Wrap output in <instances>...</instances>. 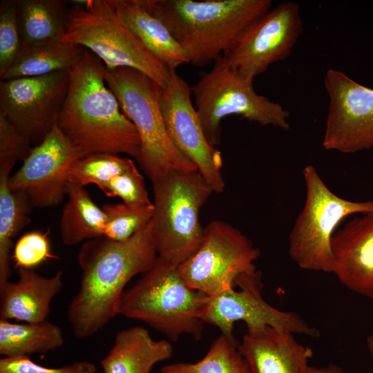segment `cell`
<instances>
[{
    "instance_id": "6da1fadb",
    "label": "cell",
    "mask_w": 373,
    "mask_h": 373,
    "mask_svg": "<svg viewBox=\"0 0 373 373\" xmlns=\"http://www.w3.org/2000/svg\"><path fill=\"white\" fill-rule=\"evenodd\" d=\"M157 256L151 222L125 240L101 237L83 242L79 287L67 313L75 337L93 336L117 316L127 283L148 271Z\"/></svg>"
},
{
    "instance_id": "7a4b0ae2",
    "label": "cell",
    "mask_w": 373,
    "mask_h": 373,
    "mask_svg": "<svg viewBox=\"0 0 373 373\" xmlns=\"http://www.w3.org/2000/svg\"><path fill=\"white\" fill-rule=\"evenodd\" d=\"M104 65L88 49L68 70L67 93L57 119L62 134L80 157L94 153H125L138 160L141 142L107 86Z\"/></svg>"
},
{
    "instance_id": "3957f363",
    "label": "cell",
    "mask_w": 373,
    "mask_h": 373,
    "mask_svg": "<svg viewBox=\"0 0 373 373\" xmlns=\"http://www.w3.org/2000/svg\"><path fill=\"white\" fill-rule=\"evenodd\" d=\"M155 14L184 50L204 67L230 48L243 30L271 8V0H151Z\"/></svg>"
},
{
    "instance_id": "277c9868",
    "label": "cell",
    "mask_w": 373,
    "mask_h": 373,
    "mask_svg": "<svg viewBox=\"0 0 373 373\" xmlns=\"http://www.w3.org/2000/svg\"><path fill=\"white\" fill-rule=\"evenodd\" d=\"M207 298L185 283L177 266L157 256L153 267L124 290L117 315L142 321L173 341L184 334L199 340L204 324L199 316Z\"/></svg>"
},
{
    "instance_id": "5b68a950",
    "label": "cell",
    "mask_w": 373,
    "mask_h": 373,
    "mask_svg": "<svg viewBox=\"0 0 373 373\" xmlns=\"http://www.w3.org/2000/svg\"><path fill=\"white\" fill-rule=\"evenodd\" d=\"M151 183V224L157 256L178 267L202 242L204 227L200 211L213 191L198 171L169 170Z\"/></svg>"
},
{
    "instance_id": "8992f818",
    "label": "cell",
    "mask_w": 373,
    "mask_h": 373,
    "mask_svg": "<svg viewBox=\"0 0 373 373\" xmlns=\"http://www.w3.org/2000/svg\"><path fill=\"white\" fill-rule=\"evenodd\" d=\"M103 76L137 131L141 142L137 162L151 182L169 170L198 171L169 137L160 106L163 87L131 68L108 69L104 66Z\"/></svg>"
},
{
    "instance_id": "52a82bcc",
    "label": "cell",
    "mask_w": 373,
    "mask_h": 373,
    "mask_svg": "<svg viewBox=\"0 0 373 373\" xmlns=\"http://www.w3.org/2000/svg\"><path fill=\"white\" fill-rule=\"evenodd\" d=\"M254 79L233 70L222 55L208 71H201L191 86L199 119L209 144H220L223 119L240 116L261 126H273L283 130L290 127L289 112L278 102L259 95Z\"/></svg>"
},
{
    "instance_id": "ba28073f",
    "label": "cell",
    "mask_w": 373,
    "mask_h": 373,
    "mask_svg": "<svg viewBox=\"0 0 373 373\" xmlns=\"http://www.w3.org/2000/svg\"><path fill=\"white\" fill-rule=\"evenodd\" d=\"M64 40L88 49L108 69L131 68L162 87L168 82L170 68L120 21L108 0L74 1Z\"/></svg>"
},
{
    "instance_id": "9c48e42d",
    "label": "cell",
    "mask_w": 373,
    "mask_h": 373,
    "mask_svg": "<svg viewBox=\"0 0 373 373\" xmlns=\"http://www.w3.org/2000/svg\"><path fill=\"white\" fill-rule=\"evenodd\" d=\"M303 175L305 201L289 235V255L302 269L332 273V240L338 224L352 215L373 212V200L337 195L312 165L306 166Z\"/></svg>"
},
{
    "instance_id": "30bf717a",
    "label": "cell",
    "mask_w": 373,
    "mask_h": 373,
    "mask_svg": "<svg viewBox=\"0 0 373 373\" xmlns=\"http://www.w3.org/2000/svg\"><path fill=\"white\" fill-rule=\"evenodd\" d=\"M261 272L254 271L240 274L233 287L216 295L207 296L200 318L218 327L221 335L236 341L233 334L234 323L243 321L247 328L269 326L279 331L316 338L318 329L308 324L299 314L278 309L265 300Z\"/></svg>"
},
{
    "instance_id": "8fae6325",
    "label": "cell",
    "mask_w": 373,
    "mask_h": 373,
    "mask_svg": "<svg viewBox=\"0 0 373 373\" xmlns=\"http://www.w3.org/2000/svg\"><path fill=\"white\" fill-rule=\"evenodd\" d=\"M259 256V249L239 229L213 220L204 227L200 247L178 269L188 286L212 296L233 287L240 274L256 269Z\"/></svg>"
},
{
    "instance_id": "7c38bea8",
    "label": "cell",
    "mask_w": 373,
    "mask_h": 373,
    "mask_svg": "<svg viewBox=\"0 0 373 373\" xmlns=\"http://www.w3.org/2000/svg\"><path fill=\"white\" fill-rule=\"evenodd\" d=\"M303 31L299 5L283 2L248 25L222 56L239 75L254 79L287 58Z\"/></svg>"
},
{
    "instance_id": "4fadbf2b",
    "label": "cell",
    "mask_w": 373,
    "mask_h": 373,
    "mask_svg": "<svg viewBox=\"0 0 373 373\" xmlns=\"http://www.w3.org/2000/svg\"><path fill=\"white\" fill-rule=\"evenodd\" d=\"M191 86L170 68L168 82L162 88L160 106L167 133L177 150L195 165L213 193H222L221 152L211 146L204 133L194 104Z\"/></svg>"
},
{
    "instance_id": "5bb4252c",
    "label": "cell",
    "mask_w": 373,
    "mask_h": 373,
    "mask_svg": "<svg viewBox=\"0 0 373 373\" xmlns=\"http://www.w3.org/2000/svg\"><path fill=\"white\" fill-rule=\"evenodd\" d=\"M324 86L329 106L322 144L325 149L354 153L373 147V88L330 68Z\"/></svg>"
},
{
    "instance_id": "9a60e30c",
    "label": "cell",
    "mask_w": 373,
    "mask_h": 373,
    "mask_svg": "<svg viewBox=\"0 0 373 373\" xmlns=\"http://www.w3.org/2000/svg\"><path fill=\"white\" fill-rule=\"evenodd\" d=\"M68 86V70L1 80L0 112L37 145L55 125Z\"/></svg>"
},
{
    "instance_id": "2e32d148",
    "label": "cell",
    "mask_w": 373,
    "mask_h": 373,
    "mask_svg": "<svg viewBox=\"0 0 373 373\" xmlns=\"http://www.w3.org/2000/svg\"><path fill=\"white\" fill-rule=\"evenodd\" d=\"M80 155L57 127L33 147L8 179L10 189L26 193L37 208L56 206L66 197L67 172Z\"/></svg>"
},
{
    "instance_id": "e0dca14e",
    "label": "cell",
    "mask_w": 373,
    "mask_h": 373,
    "mask_svg": "<svg viewBox=\"0 0 373 373\" xmlns=\"http://www.w3.org/2000/svg\"><path fill=\"white\" fill-rule=\"evenodd\" d=\"M332 273L350 291L373 300V212L338 229L332 240Z\"/></svg>"
},
{
    "instance_id": "ac0fdd59",
    "label": "cell",
    "mask_w": 373,
    "mask_h": 373,
    "mask_svg": "<svg viewBox=\"0 0 373 373\" xmlns=\"http://www.w3.org/2000/svg\"><path fill=\"white\" fill-rule=\"evenodd\" d=\"M239 350L250 373H305L313 356L294 334L269 326L247 328Z\"/></svg>"
},
{
    "instance_id": "d6986e66",
    "label": "cell",
    "mask_w": 373,
    "mask_h": 373,
    "mask_svg": "<svg viewBox=\"0 0 373 373\" xmlns=\"http://www.w3.org/2000/svg\"><path fill=\"white\" fill-rule=\"evenodd\" d=\"M63 287V272L44 277L32 269H18V278L0 287L1 319L24 323L47 320L52 299Z\"/></svg>"
},
{
    "instance_id": "ffe728a7",
    "label": "cell",
    "mask_w": 373,
    "mask_h": 373,
    "mask_svg": "<svg viewBox=\"0 0 373 373\" xmlns=\"http://www.w3.org/2000/svg\"><path fill=\"white\" fill-rule=\"evenodd\" d=\"M120 21L148 50L169 68L189 64L168 28L153 12L151 0H108Z\"/></svg>"
},
{
    "instance_id": "44dd1931",
    "label": "cell",
    "mask_w": 373,
    "mask_h": 373,
    "mask_svg": "<svg viewBox=\"0 0 373 373\" xmlns=\"http://www.w3.org/2000/svg\"><path fill=\"white\" fill-rule=\"evenodd\" d=\"M173 354L170 341L154 340L146 328L135 326L116 333L100 365L104 373H151L157 363L170 359Z\"/></svg>"
},
{
    "instance_id": "7402d4cb",
    "label": "cell",
    "mask_w": 373,
    "mask_h": 373,
    "mask_svg": "<svg viewBox=\"0 0 373 373\" xmlns=\"http://www.w3.org/2000/svg\"><path fill=\"white\" fill-rule=\"evenodd\" d=\"M66 198L59 223L63 244L73 246L104 237L105 213L84 187L68 183Z\"/></svg>"
},
{
    "instance_id": "603a6c76",
    "label": "cell",
    "mask_w": 373,
    "mask_h": 373,
    "mask_svg": "<svg viewBox=\"0 0 373 373\" xmlns=\"http://www.w3.org/2000/svg\"><path fill=\"white\" fill-rule=\"evenodd\" d=\"M68 8L63 0H18L22 46L64 39Z\"/></svg>"
},
{
    "instance_id": "cb8c5ba5",
    "label": "cell",
    "mask_w": 373,
    "mask_h": 373,
    "mask_svg": "<svg viewBox=\"0 0 373 373\" xmlns=\"http://www.w3.org/2000/svg\"><path fill=\"white\" fill-rule=\"evenodd\" d=\"M85 48L64 39L22 46L12 64L1 80L39 77L68 70L81 57Z\"/></svg>"
},
{
    "instance_id": "d4e9b609",
    "label": "cell",
    "mask_w": 373,
    "mask_h": 373,
    "mask_svg": "<svg viewBox=\"0 0 373 373\" xmlns=\"http://www.w3.org/2000/svg\"><path fill=\"white\" fill-rule=\"evenodd\" d=\"M64 343L61 329L47 320L15 323L0 319V354L4 357L46 353L59 348Z\"/></svg>"
},
{
    "instance_id": "484cf974",
    "label": "cell",
    "mask_w": 373,
    "mask_h": 373,
    "mask_svg": "<svg viewBox=\"0 0 373 373\" xmlns=\"http://www.w3.org/2000/svg\"><path fill=\"white\" fill-rule=\"evenodd\" d=\"M11 171L0 168V287L10 276L12 238L30 222L32 207L25 193L9 186Z\"/></svg>"
},
{
    "instance_id": "4316f807",
    "label": "cell",
    "mask_w": 373,
    "mask_h": 373,
    "mask_svg": "<svg viewBox=\"0 0 373 373\" xmlns=\"http://www.w3.org/2000/svg\"><path fill=\"white\" fill-rule=\"evenodd\" d=\"M162 373H250L239 350V342L222 335L211 345L206 354L195 363L178 362L166 365Z\"/></svg>"
},
{
    "instance_id": "83f0119b",
    "label": "cell",
    "mask_w": 373,
    "mask_h": 373,
    "mask_svg": "<svg viewBox=\"0 0 373 373\" xmlns=\"http://www.w3.org/2000/svg\"><path fill=\"white\" fill-rule=\"evenodd\" d=\"M133 160L118 155L94 153L76 160L67 172V182L84 187L93 184L99 189L115 175L131 168Z\"/></svg>"
},
{
    "instance_id": "f1b7e54d",
    "label": "cell",
    "mask_w": 373,
    "mask_h": 373,
    "mask_svg": "<svg viewBox=\"0 0 373 373\" xmlns=\"http://www.w3.org/2000/svg\"><path fill=\"white\" fill-rule=\"evenodd\" d=\"M102 209L106 218L104 237L117 241L132 237L149 224L153 215V204L145 207L106 204Z\"/></svg>"
},
{
    "instance_id": "f546056e",
    "label": "cell",
    "mask_w": 373,
    "mask_h": 373,
    "mask_svg": "<svg viewBox=\"0 0 373 373\" xmlns=\"http://www.w3.org/2000/svg\"><path fill=\"white\" fill-rule=\"evenodd\" d=\"M22 47L18 0L0 1V75L15 61Z\"/></svg>"
},
{
    "instance_id": "4dcf8cb0",
    "label": "cell",
    "mask_w": 373,
    "mask_h": 373,
    "mask_svg": "<svg viewBox=\"0 0 373 373\" xmlns=\"http://www.w3.org/2000/svg\"><path fill=\"white\" fill-rule=\"evenodd\" d=\"M100 190L106 196L118 197L128 205L145 207L153 204L144 178L135 165L113 177Z\"/></svg>"
},
{
    "instance_id": "1f68e13d",
    "label": "cell",
    "mask_w": 373,
    "mask_h": 373,
    "mask_svg": "<svg viewBox=\"0 0 373 373\" xmlns=\"http://www.w3.org/2000/svg\"><path fill=\"white\" fill-rule=\"evenodd\" d=\"M54 258L48 233L41 231H33L23 235L15 245L12 256L18 269H32Z\"/></svg>"
},
{
    "instance_id": "d6a6232c",
    "label": "cell",
    "mask_w": 373,
    "mask_h": 373,
    "mask_svg": "<svg viewBox=\"0 0 373 373\" xmlns=\"http://www.w3.org/2000/svg\"><path fill=\"white\" fill-rule=\"evenodd\" d=\"M31 142L0 112V168L12 169L30 154Z\"/></svg>"
},
{
    "instance_id": "836d02e7",
    "label": "cell",
    "mask_w": 373,
    "mask_h": 373,
    "mask_svg": "<svg viewBox=\"0 0 373 373\" xmlns=\"http://www.w3.org/2000/svg\"><path fill=\"white\" fill-rule=\"evenodd\" d=\"M94 363L79 361L59 367H48L33 362L29 356L3 357L0 359V373H96Z\"/></svg>"
},
{
    "instance_id": "e575fe53",
    "label": "cell",
    "mask_w": 373,
    "mask_h": 373,
    "mask_svg": "<svg viewBox=\"0 0 373 373\" xmlns=\"http://www.w3.org/2000/svg\"><path fill=\"white\" fill-rule=\"evenodd\" d=\"M305 373H345L341 367L336 365H329L326 367H313L309 365Z\"/></svg>"
},
{
    "instance_id": "d590c367",
    "label": "cell",
    "mask_w": 373,
    "mask_h": 373,
    "mask_svg": "<svg viewBox=\"0 0 373 373\" xmlns=\"http://www.w3.org/2000/svg\"><path fill=\"white\" fill-rule=\"evenodd\" d=\"M366 343L370 355L373 360V334L367 336Z\"/></svg>"
}]
</instances>
